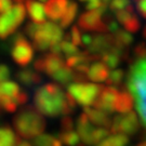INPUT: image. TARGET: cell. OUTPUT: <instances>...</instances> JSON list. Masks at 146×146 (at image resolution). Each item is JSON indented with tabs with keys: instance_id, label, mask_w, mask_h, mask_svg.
<instances>
[{
	"instance_id": "obj_34",
	"label": "cell",
	"mask_w": 146,
	"mask_h": 146,
	"mask_svg": "<svg viewBox=\"0 0 146 146\" xmlns=\"http://www.w3.org/2000/svg\"><path fill=\"white\" fill-rule=\"evenodd\" d=\"M39 27H40V24H36V23L31 22V23H28L26 26H25L24 31H25V34H26L29 38L34 39V37L36 36V34H37V31H38V29H39Z\"/></svg>"
},
{
	"instance_id": "obj_32",
	"label": "cell",
	"mask_w": 146,
	"mask_h": 146,
	"mask_svg": "<svg viewBox=\"0 0 146 146\" xmlns=\"http://www.w3.org/2000/svg\"><path fill=\"white\" fill-rule=\"evenodd\" d=\"M81 33L79 31L78 26H73L72 31H70V41L73 42L74 44L77 47V46H81Z\"/></svg>"
},
{
	"instance_id": "obj_12",
	"label": "cell",
	"mask_w": 146,
	"mask_h": 146,
	"mask_svg": "<svg viewBox=\"0 0 146 146\" xmlns=\"http://www.w3.org/2000/svg\"><path fill=\"white\" fill-rule=\"evenodd\" d=\"M118 95H119V91L116 88H113V87L103 88L102 92L100 93L99 98L94 102V108L102 110L106 114L113 113L115 110Z\"/></svg>"
},
{
	"instance_id": "obj_44",
	"label": "cell",
	"mask_w": 146,
	"mask_h": 146,
	"mask_svg": "<svg viewBox=\"0 0 146 146\" xmlns=\"http://www.w3.org/2000/svg\"><path fill=\"white\" fill-rule=\"evenodd\" d=\"M137 146H146V142H143V143H141L140 145H137Z\"/></svg>"
},
{
	"instance_id": "obj_15",
	"label": "cell",
	"mask_w": 146,
	"mask_h": 146,
	"mask_svg": "<svg viewBox=\"0 0 146 146\" xmlns=\"http://www.w3.org/2000/svg\"><path fill=\"white\" fill-rule=\"evenodd\" d=\"M77 130H78L79 137L82 140L84 144L90 145L91 137H92V134H93L95 128L91 123L88 116L86 115L84 113H82L81 115L79 116L78 120H77Z\"/></svg>"
},
{
	"instance_id": "obj_2",
	"label": "cell",
	"mask_w": 146,
	"mask_h": 146,
	"mask_svg": "<svg viewBox=\"0 0 146 146\" xmlns=\"http://www.w3.org/2000/svg\"><path fill=\"white\" fill-rule=\"evenodd\" d=\"M13 128L22 139H36L43 134L46 129V120L38 110L31 105L23 106L16 113L13 120Z\"/></svg>"
},
{
	"instance_id": "obj_25",
	"label": "cell",
	"mask_w": 146,
	"mask_h": 146,
	"mask_svg": "<svg viewBox=\"0 0 146 146\" xmlns=\"http://www.w3.org/2000/svg\"><path fill=\"white\" fill-rule=\"evenodd\" d=\"M129 143V139L123 134H114L106 137L104 141L101 142L96 146H125Z\"/></svg>"
},
{
	"instance_id": "obj_4",
	"label": "cell",
	"mask_w": 146,
	"mask_h": 146,
	"mask_svg": "<svg viewBox=\"0 0 146 146\" xmlns=\"http://www.w3.org/2000/svg\"><path fill=\"white\" fill-rule=\"evenodd\" d=\"M26 16V8L17 1L8 11L0 15V39H5L14 34Z\"/></svg>"
},
{
	"instance_id": "obj_5",
	"label": "cell",
	"mask_w": 146,
	"mask_h": 146,
	"mask_svg": "<svg viewBox=\"0 0 146 146\" xmlns=\"http://www.w3.org/2000/svg\"><path fill=\"white\" fill-rule=\"evenodd\" d=\"M62 28L53 22H46L43 24H40L36 36L33 39V47L37 51L44 52L47 50H50L52 44L62 42Z\"/></svg>"
},
{
	"instance_id": "obj_21",
	"label": "cell",
	"mask_w": 146,
	"mask_h": 146,
	"mask_svg": "<svg viewBox=\"0 0 146 146\" xmlns=\"http://www.w3.org/2000/svg\"><path fill=\"white\" fill-rule=\"evenodd\" d=\"M51 78L62 86H70L73 81L74 84L76 82V72L65 66L62 69L58 70L55 74H53Z\"/></svg>"
},
{
	"instance_id": "obj_23",
	"label": "cell",
	"mask_w": 146,
	"mask_h": 146,
	"mask_svg": "<svg viewBox=\"0 0 146 146\" xmlns=\"http://www.w3.org/2000/svg\"><path fill=\"white\" fill-rule=\"evenodd\" d=\"M77 12H78V5L76 2H69L67 10L65 12V14L63 15L62 20L60 21V27L66 28L69 26L75 20V17L77 15Z\"/></svg>"
},
{
	"instance_id": "obj_20",
	"label": "cell",
	"mask_w": 146,
	"mask_h": 146,
	"mask_svg": "<svg viewBox=\"0 0 146 146\" xmlns=\"http://www.w3.org/2000/svg\"><path fill=\"white\" fill-rule=\"evenodd\" d=\"M134 104V100L130 92L128 91H121L119 92L118 99L116 102L115 110H117L120 114H127L129 111H132V107Z\"/></svg>"
},
{
	"instance_id": "obj_9",
	"label": "cell",
	"mask_w": 146,
	"mask_h": 146,
	"mask_svg": "<svg viewBox=\"0 0 146 146\" xmlns=\"http://www.w3.org/2000/svg\"><path fill=\"white\" fill-rule=\"evenodd\" d=\"M22 92L19 84L13 81L0 84V110L7 113H14L17 108L16 98Z\"/></svg>"
},
{
	"instance_id": "obj_33",
	"label": "cell",
	"mask_w": 146,
	"mask_h": 146,
	"mask_svg": "<svg viewBox=\"0 0 146 146\" xmlns=\"http://www.w3.org/2000/svg\"><path fill=\"white\" fill-rule=\"evenodd\" d=\"M130 5L129 1H125V0H115L113 2H110V8L111 11H121L125 10V8H128Z\"/></svg>"
},
{
	"instance_id": "obj_43",
	"label": "cell",
	"mask_w": 146,
	"mask_h": 146,
	"mask_svg": "<svg viewBox=\"0 0 146 146\" xmlns=\"http://www.w3.org/2000/svg\"><path fill=\"white\" fill-rule=\"evenodd\" d=\"M143 36L146 38V26H145V28H144V31H143Z\"/></svg>"
},
{
	"instance_id": "obj_13",
	"label": "cell",
	"mask_w": 146,
	"mask_h": 146,
	"mask_svg": "<svg viewBox=\"0 0 146 146\" xmlns=\"http://www.w3.org/2000/svg\"><path fill=\"white\" fill-rule=\"evenodd\" d=\"M116 19L117 21L121 23L127 31L131 33H135L140 29L141 23L139 21V19L136 17L134 13V9L129 5L128 8H125V10H121L116 12Z\"/></svg>"
},
{
	"instance_id": "obj_17",
	"label": "cell",
	"mask_w": 146,
	"mask_h": 146,
	"mask_svg": "<svg viewBox=\"0 0 146 146\" xmlns=\"http://www.w3.org/2000/svg\"><path fill=\"white\" fill-rule=\"evenodd\" d=\"M25 8L31 21L36 24H43L46 23V11L44 5L42 2L29 0L25 2Z\"/></svg>"
},
{
	"instance_id": "obj_18",
	"label": "cell",
	"mask_w": 146,
	"mask_h": 146,
	"mask_svg": "<svg viewBox=\"0 0 146 146\" xmlns=\"http://www.w3.org/2000/svg\"><path fill=\"white\" fill-rule=\"evenodd\" d=\"M15 77L25 87H34V86L39 84L42 81V77L40 76V74L34 69H31V68L20 69L16 73Z\"/></svg>"
},
{
	"instance_id": "obj_37",
	"label": "cell",
	"mask_w": 146,
	"mask_h": 146,
	"mask_svg": "<svg viewBox=\"0 0 146 146\" xmlns=\"http://www.w3.org/2000/svg\"><path fill=\"white\" fill-rule=\"evenodd\" d=\"M10 78V68L5 64L0 65V84L9 81L8 79Z\"/></svg>"
},
{
	"instance_id": "obj_3",
	"label": "cell",
	"mask_w": 146,
	"mask_h": 146,
	"mask_svg": "<svg viewBox=\"0 0 146 146\" xmlns=\"http://www.w3.org/2000/svg\"><path fill=\"white\" fill-rule=\"evenodd\" d=\"M127 86L133 96L142 123L146 128V58L136 60L132 64Z\"/></svg>"
},
{
	"instance_id": "obj_31",
	"label": "cell",
	"mask_w": 146,
	"mask_h": 146,
	"mask_svg": "<svg viewBox=\"0 0 146 146\" xmlns=\"http://www.w3.org/2000/svg\"><path fill=\"white\" fill-rule=\"evenodd\" d=\"M110 133V130L105 129V128H96L94 130L92 137H91V143L90 145H99L101 142H103L105 137H108V134Z\"/></svg>"
},
{
	"instance_id": "obj_27",
	"label": "cell",
	"mask_w": 146,
	"mask_h": 146,
	"mask_svg": "<svg viewBox=\"0 0 146 146\" xmlns=\"http://www.w3.org/2000/svg\"><path fill=\"white\" fill-rule=\"evenodd\" d=\"M61 44H62V52L66 55L67 58L75 56V55H77V54L80 53L78 48L70 41V34H66L65 35V39L61 42Z\"/></svg>"
},
{
	"instance_id": "obj_6",
	"label": "cell",
	"mask_w": 146,
	"mask_h": 146,
	"mask_svg": "<svg viewBox=\"0 0 146 146\" xmlns=\"http://www.w3.org/2000/svg\"><path fill=\"white\" fill-rule=\"evenodd\" d=\"M103 88V86L95 84H72L68 86V93L73 96L77 103L84 107H88L89 105L94 104Z\"/></svg>"
},
{
	"instance_id": "obj_28",
	"label": "cell",
	"mask_w": 146,
	"mask_h": 146,
	"mask_svg": "<svg viewBox=\"0 0 146 146\" xmlns=\"http://www.w3.org/2000/svg\"><path fill=\"white\" fill-rule=\"evenodd\" d=\"M120 56L114 51H108L102 55V63L108 69H116L120 63Z\"/></svg>"
},
{
	"instance_id": "obj_36",
	"label": "cell",
	"mask_w": 146,
	"mask_h": 146,
	"mask_svg": "<svg viewBox=\"0 0 146 146\" xmlns=\"http://www.w3.org/2000/svg\"><path fill=\"white\" fill-rule=\"evenodd\" d=\"M134 55L136 56L137 60H143L146 58V46L145 43H139L135 48H134Z\"/></svg>"
},
{
	"instance_id": "obj_24",
	"label": "cell",
	"mask_w": 146,
	"mask_h": 146,
	"mask_svg": "<svg viewBox=\"0 0 146 146\" xmlns=\"http://www.w3.org/2000/svg\"><path fill=\"white\" fill-rule=\"evenodd\" d=\"M34 146H62V142L50 134H41L33 140Z\"/></svg>"
},
{
	"instance_id": "obj_22",
	"label": "cell",
	"mask_w": 146,
	"mask_h": 146,
	"mask_svg": "<svg viewBox=\"0 0 146 146\" xmlns=\"http://www.w3.org/2000/svg\"><path fill=\"white\" fill-rule=\"evenodd\" d=\"M19 140L15 132L9 125L0 127V146H15Z\"/></svg>"
},
{
	"instance_id": "obj_38",
	"label": "cell",
	"mask_w": 146,
	"mask_h": 146,
	"mask_svg": "<svg viewBox=\"0 0 146 146\" xmlns=\"http://www.w3.org/2000/svg\"><path fill=\"white\" fill-rule=\"evenodd\" d=\"M104 5V1H98V0H90L88 2H86V9L89 11H95L99 10L100 8H102Z\"/></svg>"
},
{
	"instance_id": "obj_1",
	"label": "cell",
	"mask_w": 146,
	"mask_h": 146,
	"mask_svg": "<svg viewBox=\"0 0 146 146\" xmlns=\"http://www.w3.org/2000/svg\"><path fill=\"white\" fill-rule=\"evenodd\" d=\"M34 104L41 115L58 117L72 114L76 107V101L69 93H65L60 84H47L35 91Z\"/></svg>"
},
{
	"instance_id": "obj_42",
	"label": "cell",
	"mask_w": 146,
	"mask_h": 146,
	"mask_svg": "<svg viewBox=\"0 0 146 146\" xmlns=\"http://www.w3.org/2000/svg\"><path fill=\"white\" fill-rule=\"evenodd\" d=\"M15 146H33L31 143H28L27 141H24V140H19L17 144Z\"/></svg>"
},
{
	"instance_id": "obj_19",
	"label": "cell",
	"mask_w": 146,
	"mask_h": 146,
	"mask_svg": "<svg viewBox=\"0 0 146 146\" xmlns=\"http://www.w3.org/2000/svg\"><path fill=\"white\" fill-rule=\"evenodd\" d=\"M110 76V70L102 62H98L92 64L89 68L87 77L88 79L92 80L94 82H101L106 81Z\"/></svg>"
},
{
	"instance_id": "obj_10",
	"label": "cell",
	"mask_w": 146,
	"mask_h": 146,
	"mask_svg": "<svg viewBox=\"0 0 146 146\" xmlns=\"http://www.w3.org/2000/svg\"><path fill=\"white\" fill-rule=\"evenodd\" d=\"M78 27L86 31H96L99 34L107 33V26L102 19V14L98 10L87 11L82 13L78 20Z\"/></svg>"
},
{
	"instance_id": "obj_14",
	"label": "cell",
	"mask_w": 146,
	"mask_h": 146,
	"mask_svg": "<svg viewBox=\"0 0 146 146\" xmlns=\"http://www.w3.org/2000/svg\"><path fill=\"white\" fill-rule=\"evenodd\" d=\"M46 15L52 21H61L67 10L69 2L66 0H50L43 2Z\"/></svg>"
},
{
	"instance_id": "obj_40",
	"label": "cell",
	"mask_w": 146,
	"mask_h": 146,
	"mask_svg": "<svg viewBox=\"0 0 146 146\" xmlns=\"http://www.w3.org/2000/svg\"><path fill=\"white\" fill-rule=\"evenodd\" d=\"M136 5V9L139 11V13L141 14L143 17H145L146 19V1H137L135 3Z\"/></svg>"
},
{
	"instance_id": "obj_39",
	"label": "cell",
	"mask_w": 146,
	"mask_h": 146,
	"mask_svg": "<svg viewBox=\"0 0 146 146\" xmlns=\"http://www.w3.org/2000/svg\"><path fill=\"white\" fill-rule=\"evenodd\" d=\"M13 5V2L10 0H0V15L8 11Z\"/></svg>"
},
{
	"instance_id": "obj_41",
	"label": "cell",
	"mask_w": 146,
	"mask_h": 146,
	"mask_svg": "<svg viewBox=\"0 0 146 146\" xmlns=\"http://www.w3.org/2000/svg\"><path fill=\"white\" fill-rule=\"evenodd\" d=\"M92 40H93V36H91L89 34H84V35H82V38H81V46L89 48L92 43Z\"/></svg>"
},
{
	"instance_id": "obj_30",
	"label": "cell",
	"mask_w": 146,
	"mask_h": 146,
	"mask_svg": "<svg viewBox=\"0 0 146 146\" xmlns=\"http://www.w3.org/2000/svg\"><path fill=\"white\" fill-rule=\"evenodd\" d=\"M123 77H125V72L122 69H114L113 72L110 73V76H108V78L106 80V82L110 86H111L113 88L114 87H118L122 82Z\"/></svg>"
},
{
	"instance_id": "obj_26",
	"label": "cell",
	"mask_w": 146,
	"mask_h": 146,
	"mask_svg": "<svg viewBox=\"0 0 146 146\" xmlns=\"http://www.w3.org/2000/svg\"><path fill=\"white\" fill-rule=\"evenodd\" d=\"M113 36H114V39H115L116 46L119 48L127 49V47H129L133 42V36L129 33H127V31H121V29H119Z\"/></svg>"
},
{
	"instance_id": "obj_35",
	"label": "cell",
	"mask_w": 146,
	"mask_h": 146,
	"mask_svg": "<svg viewBox=\"0 0 146 146\" xmlns=\"http://www.w3.org/2000/svg\"><path fill=\"white\" fill-rule=\"evenodd\" d=\"M61 132H69L74 131V121L70 117L65 116L61 121Z\"/></svg>"
},
{
	"instance_id": "obj_8",
	"label": "cell",
	"mask_w": 146,
	"mask_h": 146,
	"mask_svg": "<svg viewBox=\"0 0 146 146\" xmlns=\"http://www.w3.org/2000/svg\"><path fill=\"white\" fill-rule=\"evenodd\" d=\"M140 129V123L137 116L134 111H129L127 114H120L116 116L110 127V132L114 134L132 135Z\"/></svg>"
},
{
	"instance_id": "obj_16",
	"label": "cell",
	"mask_w": 146,
	"mask_h": 146,
	"mask_svg": "<svg viewBox=\"0 0 146 146\" xmlns=\"http://www.w3.org/2000/svg\"><path fill=\"white\" fill-rule=\"evenodd\" d=\"M84 113L88 116L89 120L91 121L92 125H99L100 128H105V129L110 128V129L113 121L110 120L108 114L96 110V108H90V107H84Z\"/></svg>"
},
{
	"instance_id": "obj_45",
	"label": "cell",
	"mask_w": 146,
	"mask_h": 146,
	"mask_svg": "<svg viewBox=\"0 0 146 146\" xmlns=\"http://www.w3.org/2000/svg\"><path fill=\"white\" fill-rule=\"evenodd\" d=\"M77 146H86V144H82V143H79Z\"/></svg>"
},
{
	"instance_id": "obj_29",
	"label": "cell",
	"mask_w": 146,
	"mask_h": 146,
	"mask_svg": "<svg viewBox=\"0 0 146 146\" xmlns=\"http://www.w3.org/2000/svg\"><path fill=\"white\" fill-rule=\"evenodd\" d=\"M58 140L62 142V144L67 146H77L79 144L80 137L77 132L69 131V132H61L58 134Z\"/></svg>"
},
{
	"instance_id": "obj_11",
	"label": "cell",
	"mask_w": 146,
	"mask_h": 146,
	"mask_svg": "<svg viewBox=\"0 0 146 146\" xmlns=\"http://www.w3.org/2000/svg\"><path fill=\"white\" fill-rule=\"evenodd\" d=\"M66 66V63L61 55H56L53 53H48L41 58H37L34 63V68L38 73H44L50 77L58 70Z\"/></svg>"
},
{
	"instance_id": "obj_7",
	"label": "cell",
	"mask_w": 146,
	"mask_h": 146,
	"mask_svg": "<svg viewBox=\"0 0 146 146\" xmlns=\"http://www.w3.org/2000/svg\"><path fill=\"white\" fill-rule=\"evenodd\" d=\"M13 61L20 66H27L34 58V47L21 33L13 38V46L11 50Z\"/></svg>"
}]
</instances>
